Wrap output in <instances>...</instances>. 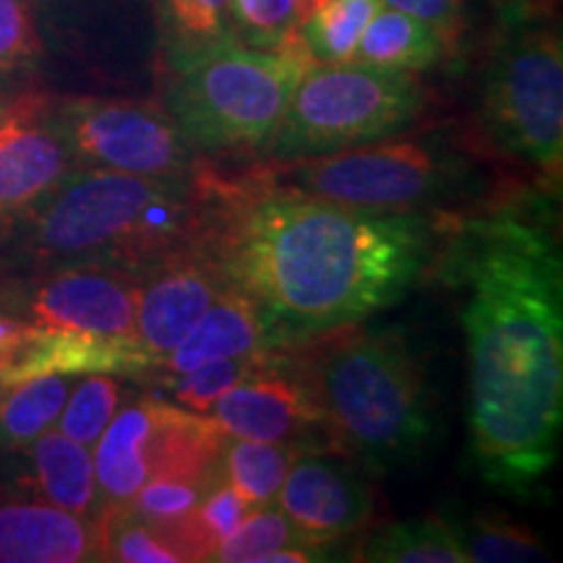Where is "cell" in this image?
Listing matches in <instances>:
<instances>
[{"label":"cell","mask_w":563,"mask_h":563,"mask_svg":"<svg viewBox=\"0 0 563 563\" xmlns=\"http://www.w3.org/2000/svg\"><path fill=\"white\" fill-rule=\"evenodd\" d=\"M464 290L470 462L490 488L530 498L555 467L563 420V264L534 217H473L449 243Z\"/></svg>","instance_id":"1"},{"label":"cell","mask_w":563,"mask_h":563,"mask_svg":"<svg viewBox=\"0 0 563 563\" xmlns=\"http://www.w3.org/2000/svg\"><path fill=\"white\" fill-rule=\"evenodd\" d=\"M203 241L262 308L274 344L332 334L397 302L435 253L426 211L347 207L266 186L220 194Z\"/></svg>","instance_id":"2"},{"label":"cell","mask_w":563,"mask_h":563,"mask_svg":"<svg viewBox=\"0 0 563 563\" xmlns=\"http://www.w3.org/2000/svg\"><path fill=\"white\" fill-rule=\"evenodd\" d=\"M201 194L191 180H159L76 167L24 214L19 245L42 266L97 264L141 277L199 241Z\"/></svg>","instance_id":"3"},{"label":"cell","mask_w":563,"mask_h":563,"mask_svg":"<svg viewBox=\"0 0 563 563\" xmlns=\"http://www.w3.org/2000/svg\"><path fill=\"white\" fill-rule=\"evenodd\" d=\"M334 443L386 473L422 454L433 435L426 378L397 334L334 336L302 373Z\"/></svg>","instance_id":"4"},{"label":"cell","mask_w":563,"mask_h":563,"mask_svg":"<svg viewBox=\"0 0 563 563\" xmlns=\"http://www.w3.org/2000/svg\"><path fill=\"white\" fill-rule=\"evenodd\" d=\"M311 66L300 51H258L224 37L162 58V108L196 152L262 154Z\"/></svg>","instance_id":"5"},{"label":"cell","mask_w":563,"mask_h":563,"mask_svg":"<svg viewBox=\"0 0 563 563\" xmlns=\"http://www.w3.org/2000/svg\"><path fill=\"white\" fill-rule=\"evenodd\" d=\"M251 178L347 207L426 211L477 188L475 165L446 139H382L323 157L269 162Z\"/></svg>","instance_id":"6"},{"label":"cell","mask_w":563,"mask_h":563,"mask_svg":"<svg viewBox=\"0 0 563 563\" xmlns=\"http://www.w3.org/2000/svg\"><path fill=\"white\" fill-rule=\"evenodd\" d=\"M426 108L415 74L361 60L313 63L292 91L285 115L266 141L269 162L323 157L399 136Z\"/></svg>","instance_id":"7"},{"label":"cell","mask_w":563,"mask_h":563,"mask_svg":"<svg viewBox=\"0 0 563 563\" xmlns=\"http://www.w3.org/2000/svg\"><path fill=\"white\" fill-rule=\"evenodd\" d=\"M481 123L493 144L559 180L563 165V47L551 24L517 16L485 66Z\"/></svg>","instance_id":"8"},{"label":"cell","mask_w":563,"mask_h":563,"mask_svg":"<svg viewBox=\"0 0 563 563\" xmlns=\"http://www.w3.org/2000/svg\"><path fill=\"white\" fill-rule=\"evenodd\" d=\"M53 121L81 167L141 178H196V150L162 104L118 97L53 100Z\"/></svg>","instance_id":"9"},{"label":"cell","mask_w":563,"mask_h":563,"mask_svg":"<svg viewBox=\"0 0 563 563\" xmlns=\"http://www.w3.org/2000/svg\"><path fill=\"white\" fill-rule=\"evenodd\" d=\"M139 277L115 266L74 264L51 269L16 302L21 319L102 340L136 342Z\"/></svg>","instance_id":"10"},{"label":"cell","mask_w":563,"mask_h":563,"mask_svg":"<svg viewBox=\"0 0 563 563\" xmlns=\"http://www.w3.org/2000/svg\"><path fill=\"white\" fill-rule=\"evenodd\" d=\"M232 285L228 274L207 249L196 243L173 253L139 277L136 347L152 365L186 340L209 306Z\"/></svg>","instance_id":"11"},{"label":"cell","mask_w":563,"mask_h":563,"mask_svg":"<svg viewBox=\"0 0 563 563\" xmlns=\"http://www.w3.org/2000/svg\"><path fill=\"white\" fill-rule=\"evenodd\" d=\"M42 91L11 97L0 123V224L16 220L79 167Z\"/></svg>","instance_id":"12"},{"label":"cell","mask_w":563,"mask_h":563,"mask_svg":"<svg viewBox=\"0 0 563 563\" xmlns=\"http://www.w3.org/2000/svg\"><path fill=\"white\" fill-rule=\"evenodd\" d=\"M279 509L311 545L329 548L368 522L373 498L357 470L340 456L302 452L277 493Z\"/></svg>","instance_id":"13"},{"label":"cell","mask_w":563,"mask_h":563,"mask_svg":"<svg viewBox=\"0 0 563 563\" xmlns=\"http://www.w3.org/2000/svg\"><path fill=\"white\" fill-rule=\"evenodd\" d=\"M209 415L230 439L300 446L302 439L327 431L321 407L302 373L282 371L272 361L224 394Z\"/></svg>","instance_id":"14"},{"label":"cell","mask_w":563,"mask_h":563,"mask_svg":"<svg viewBox=\"0 0 563 563\" xmlns=\"http://www.w3.org/2000/svg\"><path fill=\"white\" fill-rule=\"evenodd\" d=\"M66 373H146V361L136 342L102 340V336L70 332V329L26 323L24 334L9 357L0 363V389L26 378Z\"/></svg>","instance_id":"15"},{"label":"cell","mask_w":563,"mask_h":563,"mask_svg":"<svg viewBox=\"0 0 563 563\" xmlns=\"http://www.w3.org/2000/svg\"><path fill=\"white\" fill-rule=\"evenodd\" d=\"M272 344L274 340L262 308L249 292L230 285L228 290H222L220 298L211 302L209 311L186 334V340L152 365V373L162 378L178 376V373L194 371L214 361L256 355Z\"/></svg>","instance_id":"16"},{"label":"cell","mask_w":563,"mask_h":563,"mask_svg":"<svg viewBox=\"0 0 563 563\" xmlns=\"http://www.w3.org/2000/svg\"><path fill=\"white\" fill-rule=\"evenodd\" d=\"M97 561L95 522L47 501L0 504V563Z\"/></svg>","instance_id":"17"},{"label":"cell","mask_w":563,"mask_h":563,"mask_svg":"<svg viewBox=\"0 0 563 563\" xmlns=\"http://www.w3.org/2000/svg\"><path fill=\"white\" fill-rule=\"evenodd\" d=\"M157 399H141L121 407L108 422L100 439L91 449L95 460L97 488H100V509L118 506L136 493L154 475V433L159 426Z\"/></svg>","instance_id":"18"},{"label":"cell","mask_w":563,"mask_h":563,"mask_svg":"<svg viewBox=\"0 0 563 563\" xmlns=\"http://www.w3.org/2000/svg\"><path fill=\"white\" fill-rule=\"evenodd\" d=\"M30 449L32 481L42 501L95 519L100 511V488L89 449L60 431H45Z\"/></svg>","instance_id":"19"},{"label":"cell","mask_w":563,"mask_h":563,"mask_svg":"<svg viewBox=\"0 0 563 563\" xmlns=\"http://www.w3.org/2000/svg\"><path fill=\"white\" fill-rule=\"evenodd\" d=\"M446 55V45L431 26L382 5L361 34L352 60L399 74H420L439 66Z\"/></svg>","instance_id":"20"},{"label":"cell","mask_w":563,"mask_h":563,"mask_svg":"<svg viewBox=\"0 0 563 563\" xmlns=\"http://www.w3.org/2000/svg\"><path fill=\"white\" fill-rule=\"evenodd\" d=\"M300 446L295 443H266L249 439L224 441L220 462V477L243 498L251 509L277 501V493L298 460Z\"/></svg>","instance_id":"21"},{"label":"cell","mask_w":563,"mask_h":563,"mask_svg":"<svg viewBox=\"0 0 563 563\" xmlns=\"http://www.w3.org/2000/svg\"><path fill=\"white\" fill-rule=\"evenodd\" d=\"M70 382L66 373L26 378L0 389V443L5 449H26L34 439L58 426Z\"/></svg>","instance_id":"22"},{"label":"cell","mask_w":563,"mask_h":563,"mask_svg":"<svg viewBox=\"0 0 563 563\" xmlns=\"http://www.w3.org/2000/svg\"><path fill=\"white\" fill-rule=\"evenodd\" d=\"M371 563H467L449 517L407 519L373 530L361 545Z\"/></svg>","instance_id":"23"},{"label":"cell","mask_w":563,"mask_h":563,"mask_svg":"<svg viewBox=\"0 0 563 563\" xmlns=\"http://www.w3.org/2000/svg\"><path fill=\"white\" fill-rule=\"evenodd\" d=\"M378 9L382 0H311L298 26L300 51L311 63L352 60Z\"/></svg>","instance_id":"24"},{"label":"cell","mask_w":563,"mask_h":563,"mask_svg":"<svg viewBox=\"0 0 563 563\" xmlns=\"http://www.w3.org/2000/svg\"><path fill=\"white\" fill-rule=\"evenodd\" d=\"M230 3L232 0H152L162 58L232 37Z\"/></svg>","instance_id":"25"},{"label":"cell","mask_w":563,"mask_h":563,"mask_svg":"<svg viewBox=\"0 0 563 563\" xmlns=\"http://www.w3.org/2000/svg\"><path fill=\"white\" fill-rule=\"evenodd\" d=\"M91 522H95L97 561L186 563L157 527L141 522L118 506H104Z\"/></svg>","instance_id":"26"},{"label":"cell","mask_w":563,"mask_h":563,"mask_svg":"<svg viewBox=\"0 0 563 563\" xmlns=\"http://www.w3.org/2000/svg\"><path fill=\"white\" fill-rule=\"evenodd\" d=\"M467 563H517L548 561V553L527 527L490 514L452 519Z\"/></svg>","instance_id":"27"},{"label":"cell","mask_w":563,"mask_h":563,"mask_svg":"<svg viewBox=\"0 0 563 563\" xmlns=\"http://www.w3.org/2000/svg\"><path fill=\"white\" fill-rule=\"evenodd\" d=\"M308 5L311 0H232L230 32L258 51H300L298 26Z\"/></svg>","instance_id":"28"},{"label":"cell","mask_w":563,"mask_h":563,"mask_svg":"<svg viewBox=\"0 0 563 563\" xmlns=\"http://www.w3.org/2000/svg\"><path fill=\"white\" fill-rule=\"evenodd\" d=\"M123 386L112 373H84V378L68 391L66 407L58 418V431L91 449L108 422L121 410Z\"/></svg>","instance_id":"29"},{"label":"cell","mask_w":563,"mask_h":563,"mask_svg":"<svg viewBox=\"0 0 563 563\" xmlns=\"http://www.w3.org/2000/svg\"><path fill=\"white\" fill-rule=\"evenodd\" d=\"M308 543L298 527L290 522L282 509L274 506H258L253 509L241 525L230 534H224L214 545L209 561L217 563H262L264 555H269L279 548Z\"/></svg>","instance_id":"30"},{"label":"cell","mask_w":563,"mask_h":563,"mask_svg":"<svg viewBox=\"0 0 563 563\" xmlns=\"http://www.w3.org/2000/svg\"><path fill=\"white\" fill-rule=\"evenodd\" d=\"M269 363L264 352L245 357H232V361H214L199 368L178 373V376L165 378V389L178 402L183 410H191L199 415H209L230 389L251 378L253 373L262 371Z\"/></svg>","instance_id":"31"},{"label":"cell","mask_w":563,"mask_h":563,"mask_svg":"<svg viewBox=\"0 0 563 563\" xmlns=\"http://www.w3.org/2000/svg\"><path fill=\"white\" fill-rule=\"evenodd\" d=\"M217 477H211V481H191V477L154 475L133 493L129 501L118 504V509L141 519V522L157 527L165 534L201 504V498L207 496V490Z\"/></svg>","instance_id":"32"},{"label":"cell","mask_w":563,"mask_h":563,"mask_svg":"<svg viewBox=\"0 0 563 563\" xmlns=\"http://www.w3.org/2000/svg\"><path fill=\"white\" fill-rule=\"evenodd\" d=\"M45 55L32 0H0V81L32 70Z\"/></svg>","instance_id":"33"},{"label":"cell","mask_w":563,"mask_h":563,"mask_svg":"<svg viewBox=\"0 0 563 563\" xmlns=\"http://www.w3.org/2000/svg\"><path fill=\"white\" fill-rule=\"evenodd\" d=\"M382 5L402 11L407 16L422 21L439 34L446 45V53L460 51L467 19H464V0H382Z\"/></svg>","instance_id":"34"},{"label":"cell","mask_w":563,"mask_h":563,"mask_svg":"<svg viewBox=\"0 0 563 563\" xmlns=\"http://www.w3.org/2000/svg\"><path fill=\"white\" fill-rule=\"evenodd\" d=\"M9 104H11V97H3V91H0V123H3L5 112H9Z\"/></svg>","instance_id":"35"},{"label":"cell","mask_w":563,"mask_h":563,"mask_svg":"<svg viewBox=\"0 0 563 563\" xmlns=\"http://www.w3.org/2000/svg\"><path fill=\"white\" fill-rule=\"evenodd\" d=\"M511 3H534V0H511Z\"/></svg>","instance_id":"36"}]
</instances>
